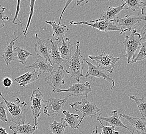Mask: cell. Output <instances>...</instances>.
Instances as JSON below:
<instances>
[{
    "mask_svg": "<svg viewBox=\"0 0 146 134\" xmlns=\"http://www.w3.org/2000/svg\"><path fill=\"white\" fill-rule=\"evenodd\" d=\"M0 97L5 103L9 122H12L18 125L24 124L27 112V104L25 102H21L18 98L12 101H8L4 98L2 92H0Z\"/></svg>",
    "mask_w": 146,
    "mask_h": 134,
    "instance_id": "cell-1",
    "label": "cell"
},
{
    "mask_svg": "<svg viewBox=\"0 0 146 134\" xmlns=\"http://www.w3.org/2000/svg\"><path fill=\"white\" fill-rule=\"evenodd\" d=\"M76 48L75 53L70 58L66 60L65 63V72L70 74L72 78H75L77 83L84 76L83 70L84 69V62L82 58L81 51L79 48L80 42H76Z\"/></svg>",
    "mask_w": 146,
    "mask_h": 134,
    "instance_id": "cell-2",
    "label": "cell"
},
{
    "mask_svg": "<svg viewBox=\"0 0 146 134\" xmlns=\"http://www.w3.org/2000/svg\"><path fill=\"white\" fill-rule=\"evenodd\" d=\"M141 41L140 34L135 30L132 31L129 36H125V40L122 42L125 48V57L127 59L128 64L134 63L135 53L141 47Z\"/></svg>",
    "mask_w": 146,
    "mask_h": 134,
    "instance_id": "cell-3",
    "label": "cell"
},
{
    "mask_svg": "<svg viewBox=\"0 0 146 134\" xmlns=\"http://www.w3.org/2000/svg\"><path fill=\"white\" fill-rule=\"evenodd\" d=\"M72 108L76 112H80L82 114V117L79 122V127L84 118H94L96 117L98 112L101 110L96 106L95 103H91L86 99H82V100L70 104Z\"/></svg>",
    "mask_w": 146,
    "mask_h": 134,
    "instance_id": "cell-4",
    "label": "cell"
},
{
    "mask_svg": "<svg viewBox=\"0 0 146 134\" xmlns=\"http://www.w3.org/2000/svg\"><path fill=\"white\" fill-rule=\"evenodd\" d=\"M70 25H86L90 26L92 28L98 29L100 31L105 33L108 32H120V28L116 25V23L114 21H106L98 19L94 20H91L87 21H81V22H75L74 21H70Z\"/></svg>",
    "mask_w": 146,
    "mask_h": 134,
    "instance_id": "cell-5",
    "label": "cell"
},
{
    "mask_svg": "<svg viewBox=\"0 0 146 134\" xmlns=\"http://www.w3.org/2000/svg\"><path fill=\"white\" fill-rule=\"evenodd\" d=\"M30 108L33 116L34 126H37L41 112L40 110L44 108L46 105V100H43V94L40 88H37L32 91L30 100Z\"/></svg>",
    "mask_w": 146,
    "mask_h": 134,
    "instance_id": "cell-6",
    "label": "cell"
},
{
    "mask_svg": "<svg viewBox=\"0 0 146 134\" xmlns=\"http://www.w3.org/2000/svg\"><path fill=\"white\" fill-rule=\"evenodd\" d=\"M104 53L105 50L98 56L88 55V57L98 64V66L97 67L103 71L105 70L110 73H112L115 64L120 60V57H115L108 54H105Z\"/></svg>",
    "mask_w": 146,
    "mask_h": 134,
    "instance_id": "cell-7",
    "label": "cell"
},
{
    "mask_svg": "<svg viewBox=\"0 0 146 134\" xmlns=\"http://www.w3.org/2000/svg\"><path fill=\"white\" fill-rule=\"evenodd\" d=\"M70 95L64 99H60L51 98L46 100V105L44 108V113L48 117H56L62 112L64 105Z\"/></svg>",
    "mask_w": 146,
    "mask_h": 134,
    "instance_id": "cell-8",
    "label": "cell"
},
{
    "mask_svg": "<svg viewBox=\"0 0 146 134\" xmlns=\"http://www.w3.org/2000/svg\"><path fill=\"white\" fill-rule=\"evenodd\" d=\"M92 91V89L90 86V84L86 81L84 83H77L70 85L67 89H58L56 90H52V93H61L68 92L71 97H88V95Z\"/></svg>",
    "mask_w": 146,
    "mask_h": 134,
    "instance_id": "cell-9",
    "label": "cell"
},
{
    "mask_svg": "<svg viewBox=\"0 0 146 134\" xmlns=\"http://www.w3.org/2000/svg\"><path fill=\"white\" fill-rule=\"evenodd\" d=\"M145 20L146 17L143 16L127 15L123 18H119L118 17L115 22L121 29L120 35H122L126 32L131 31L136 24Z\"/></svg>",
    "mask_w": 146,
    "mask_h": 134,
    "instance_id": "cell-10",
    "label": "cell"
},
{
    "mask_svg": "<svg viewBox=\"0 0 146 134\" xmlns=\"http://www.w3.org/2000/svg\"><path fill=\"white\" fill-rule=\"evenodd\" d=\"M36 42L34 45V51L37 57H40L46 60L50 64L54 66L51 62L50 54L51 51V43L50 39L44 40L39 38L37 34H35Z\"/></svg>",
    "mask_w": 146,
    "mask_h": 134,
    "instance_id": "cell-11",
    "label": "cell"
},
{
    "mask_svg": "<svg viewBox=\"0 0 146 134\" xmlns=\"http://www.w3.org/2000/svg\"><path fill=\"white\" fill-rule=\"evenodd\" d=\"M47 83L52 88V90H56L64 85V70L63 67L60 66L55 71H53L50 75L45 77Z\"/></svg>",
    "mask_w": 146,
    "mask_h": 134,
    "instance_id": "cell-12",
    "label": "cell"
},
{
    "mask_svg": "<svg viewBox=\"0 0 146 134\" xmlns=\"http://www.w3.org/2000/svg\"><path fill=\"white\" fill-rule=\"evenodd\" d=\"M82 57L84 62H86L88 66V70L87 72L86 73V78H90V79H92L94 78H103L112 84V86L110 89V91H112V89L115 86V82L113 80V79L111 78L110 76L106 73L104 72L103 70L100 69L97 66L87 61L82 55Z\"/></svg>",
    "mask_w": 146,
    "mask_h": 134,
    "instance_id": "cell-13",
    "label": "cell"
},
{
    "mask_svg": "<svg viewBox=\"0 0 146 134\" xmlns=\"http://www.w3.org/2000/svg\"><path fill=\"white\" fill-rule=\"evenodd\" d=\"M25 68L31 69H33L36 70L39 75L44 74L45 77L47 76L54 71V66H51L45 59L37 57L36 60L33 64L28 66H25Z\"/></svg>",
    "mask_w": 146,
    "mask_h": 134,
    "instance_id": "cell-14",
    "label": "cell"
},
{
    "mask_svg": "<svg viewBox=\"0 0 146 134\" xmlns=\"http://www.w3.org/2000/svg\"><path fill=\"white\" fill-rule=\"evenodd\" d=\"M119 117L123 118L132 125L134 131L139 134H146V118L133 117L125 114H120Z\"/></svg>",
    "mask_w": 146,
    "mask_h": 134,
    "instance_id": "cell-15",
    "label": "cell"
},
{
    "mask_svg": "<svg viewBox=\"0 0 146 134\" xmlns=\"http://www.w3.org/2000/svg\"><path fill=\"white\" fill-rule=\"evenodd\" d=\"M122 2L121 5L117 7H109L106 11L102 13L100 19L115 22L120 12L125 9L126 4L123 1H122Z\"/></svg>",
    "mask_w": 146,
    "mask_h": 134,
    "instance_id": "cell-16",
    "label": "cell"
},
{
    "mask_svg": "<svg viewBox=\"0 0 146 134\" xmlns=\"http://www.w3.org/2000/svg\"><path fill=\"white\" fill-rule=\"evenodd\" d=\"M39 74L36 70L25 73L22 76L15 78L14 81L17 82L20 86L26 87L28 85L37 81L39 77Z\"/></svg>",
    "mask_w": 146,
    "mask_h": 134,
    "instance_id": "cell-17",
    "label": "cell"
},
{
    "mask_svg": "<svg viewBox=\"0 0 146 134\" xmlns=\"http://www.w3.org/2000/svg\"><path fill=\"white\" fill-rule=\"evenodd\" d=\"M46 23L51 25L53 28V34L52 36L55 38L56 41H59L60 42L62 41L64 39L65 35L69 31L68 27L64 24H56L54 20L52 21H46Z\"/></svg>",
    "mask_w": 146,
    "mask_h": 134,
    "instance_id": "cell-18",
    "label": "cell"
},
{
    "mask_svg": "<svg viewBox=\"0 0 146 134\" xmlns=\"http://www.w3.org/2000/svg\"><path fill=\"white\" fill-rule=\"evenodd\" d=\"M111 112L112 114V116L111 117H103L101 113L98 116V117L97 118V120L105 121L107 122V123H110L111 126H113L115 129H128L129 131H131L129 128H128L121 122L120 118L118 116V111L117 110H112Z\"/></svg>",
    "mask_w": 146,
    "mask_h": 134,
    "instance_id": "cell-19",
    "label": "cell"
},
{
    "mask_svg": "<svg viewBox=\"0 0 146 134\" xmlns=\"http://www.w3.org/2000/svg\"><path fill=\"white\" fill-rule=\"evenodd\" d=\"M14 38L11 40V41L9 43V45L5 48L2 54L3 59L7 66H9V64H10V63L14 60L15 58L14 51L15 42L16 41H17L21 35H20L18 36H16L15 32H14Z\"/></svg>",
    "mask_w": 146,
    "mask_h": 134,
    "instance_id": "cell-20",
    "label": "cell"
},
{
    "mask_svg": "<svg viewBox=\"0 0 146 134\" xmlns=\"http://www.w3.org/2000/svg\"><path fill=\"white\" fill-rule=\"evenodd\" d=\"M37 129V126L31 125L30 123L23 125L15 124L9 127L13 134H33Z\"/></svg>",
    "mask_w": 146,
    "mask_h": 134,
    "instance_id": "cell-21",
    "label": "cell"
},
{
    "mask_svg": "<svg viewBox=\"0 0 146 134\" xmlns=\"http://www.w3.org/2000/svg\"><path fill=\"white\" fill-rule=\"evenodd\" d=\"M51 43V51L50 54V58L51 62L52 64H56L58 65L61 66L64 60L61 58L59 51V45L60 41H53L52 39H50Z\"/></svg>",
    "mask_w": 146,
    "mask_h": 134,
    "instance_id": "cell-22",
    "label": "cell"
},
{
    "mask_svg": "<svg viewBox=\"0 0 146 134\" xmlns=\"http://www.w3.org/2000/svg\"><path fill=\"white\" fill-rule=\"evenodd\" d=\"M61 47H59V51L61 57L63 60H68L72 56L73 45H72L69 38H66L62 41Z\"/></svg>",
    "mask_w": 146,
    "mask_h": 134,
    "instance_id": "cell-23",
    "label": "cell"
},
{
    "mask_svg": "<svg viewBox=\"0 0 146 134\" xmlns=\"http://www.w3.org/2000/svg\"><path fill=\"white\" fill-rule=\"evenodd\" d=\"M62 112L64 115V118H62L61 120L65 121L68 124V125L70 126V128L73 129H78L79 115L70 113L69 111L65 110H63Z\"/></svg>",
    "mask_w": 146,
    "mask_h": 134,
    "instance_id": "cell-24",
    "label": "cell"
},
{
    "mask_svg": "<svg viewBox=\"0 0 146 134\" xmlns=\"http://www.w3.org/2000/svg\"><path fill=\"white\" fill-rule=\"evenodd\" d=\"M15 56L17 58L20 63L23 64L25 66L27 65V59L30 56L33 55V54L29 52L28 51L20 48L19 46L14 48Z\"/></svg>",
    "mask_w": 146,
    "mask_h": 134,
    "instance_id": "cell-25",
    "label": "cell"
},
{
    "mask_svg": "<svg viewBox=\"0 0 146 134\" xmlns=\"http://www.w3.org/2000/svg\"><path fill=\"white\" fill-rule=\"evenodd\" d=\"M68 126L63 120H61V122L54 121L53 123L50 124V129L53 134H64L65 129Z\"/></svg>",
    "mask_w": 146,
    "mask_h": 134,
    "instance_id": "cell-26",
    "label": "cell"
},
{
    "mask_svg": "<svg viewBox=\"0 0 146 134\" xmlns=\"http://www.w3.org/2000/svg\"><path fill=\"white\" fill-rule=\"evenodd\" d=\"M129 98L135 101V103L136 104L139 109V111L141 112L142 118H146V101L145 98H142L141 99L136 97L134 95L129 96Z\"/></svg>",
    "mask_w": 146,
    "mask_h": 134,
    "instance_id": "cell-27",
    "label": "cell"
},
{
    "mask_svg": "<svg viewBox=\"0 0 146 134\" xmlns=\"http://www.w3.org/2000/svg\"><path fill=\"white\" fill-rule=\"evenodd\" d=\"M123 1L127 5L125 9H130L133 11H136L141 6L146 5V2H143L141 0H128Z\"/></svg>",
    "mask_w": 146,
    "mask_h": 134,
    "instance_id": "cell-28",
    "label": "cell"
},
{
    "mask_svg": "<svg viewBox=\"0 0 146 134\" xmlns=\"http://www.w3.org/2000/svg\"><path fill=\"white\" fill-rule=\"evenodd\" d=\"M146 42H141V47L139 48V51L137 56L135 57L134 63L143 60L146 58Z\"/></svg>",
    "mask_w": 146,
    "mask_h": 134,
    "instance_id": "cell-29",
    "label": "cell"
},
{
    "mask_svg": "<svg viewBox=\"0 0 146 134\" xmlns=\"http://www.w3.org/2000/svg\"><path fill=\"white\" fill-rule=\"evenodd\" d=\"M101 124L100 127L102 129V132L99 134H119V132L116 131L115 127L113 126H107L103 125L100 120H97Z\"/></svg>",
    "mask_w": 146,
    "mask_h": 134,
    "instance_id": "cell-30",
    "label": "cell"
},
{
    "mask_svg": "<svg viewBox=\"0 0 146 134\" xmlns=\"http://www.w3.org/2000/svg\"><path fill=\"white\" fill-rule=\"evenodd\" d=\"M0 121L3 122L9 123L7 118V110L6 104L4 102L0 103Z\"/></svg>",
    "mask_w": 146,
    "mask_h": 134,
    "instance_id": "cell-31",
    "label": "cell"
},
{
    "mask_svg": "<svg viewBox=\"0 0 146 134\" xmlns=\"http://www.w3.org/2000/svg\"><path fill=\"white\" fill-rule=\"evenodd\" d=\"M5 9V7H2L0 5V29L3 28L5 26L6 21L11 20H11L10 19L4 12Z\"/></svg>",
    "mask_w": 146,
    "mask_h": 134,
    "instance_id": "cell-32",
    "label": "cell"
},
{
    "mask_svg": "<svg viewBox=\"0 0 146 134\" xmlns=\"http://www.w3.org/2000/svg\"><path fill=\"white\" fill-rule=\"evenodd\" d=\"M20 1H18V2H17V10H16V14L15 15L14 19L11 20V22L13 24H14L15 25L20 26L21 28H22L23 33H24V30L23 28V23L21 22V21L18 18V16L19 14V12L20 9Z\"/></svg>",
    "mask_w": 146,
    "mask_h": 134,
    "instance_id": "cell-33",
    "label": "cell"
},
{
    "mask_svg": "<svg viewBox=\"0 0 146 134\" xmlns=\"http://www.w3.org/2000/svg\"><path fill=\"white\" fill-rule=\"evenodd\" d=\"M35 1H30V7H31V9H30V14H29V17L28 21L27 23V24L26 26V28H25V31H24V33L23 34L24 35L26 36L27 35V31L28 30L29 27L30 25V23H31V19H32V18L33 17V13H34V4L35 3Z\"/></svg>",
    "mask_w": 146,
    "mask_h": 134,
    "instance_id": "cell-34",
    "label": "cell"
},
{
    "mask_svg": "<svg viewBox=\"0 0 146 134\" xmlns=\"http://www.w3.org/2000/svg\"><path fill=\"white\" fill-rule=\"evenodd\" d=\"M13 84V81L10 78H5L2 80V84L3 86L6 88H9L11 87Z\"/></svg>",
    "mask_w": 146,
    "mask_h": 134,
    "instance_id": "cell-35",
    "label": "cell"
},
{
    "mask_svg": "<svg viewBox=\"0 0 146 134\" xmlns=\"http://www.w3.org/2000/svg\"><path fill=\"white\" fill-rule=\"evenodd\" d=\"M146 24L143 25V28H141V33L140 34L141 35V39L142 40H145L146 38Z\"/></svg>",
    "mask_w": 146,
    "mask_h": 134,
    "instance_id": "cell-36",
    "label": "cell"
},
{
    "mask_svg": "<svg viewBox=\"0 0 146 134\" xmlns=\"http://www.w3.org/2000/svg\"><path fill=\"white\" fill-rule=\"evenodd\" d=\"M72 2H73L72 0V1H66V4H65V5L64 8L63 9V11H62V13H61V16H60V19H59V24H60L61 19H62V16H63V14H64L65 11L66 10V9H67V7L68 6V5L70 4V3H72Z\"/></svg>",
    "mask_w": 146,
    "mask_h": 134,
    "instance_id": "cell-37",
    "label": "cell"
},
{
    "mask_svg": "<svg viewBox=\"0 0 146 134\" xmlns=\"http://www.w3.org/2000/svg\"><path fill=\"white\" fill-rule=\"evenodd\" d=\"M89 3L88 1H76V5L77 6H83L85 4H87V3Z\"/></svg>",
    "mask_w": 146,
    "mask_h": 134,
    "instance_id": "cell-38",
    "label": "cell"
},
{
    "mask_svg": "<svg viewBox=\"0 0 146 134\" xmlns=\"http://www.w3.org/2000/svg\"><path fill=\"white\" fill-rule=\"evenodd\" d=\"M0 134H9L6 132V129L2 127H0Z\"/></svg>",
    "mask_w": 146,
    "mask_h": 134,
    "instance_id": "cell-39",
    "label": "cell"
},
{
    "mask_svg": "<svg viewBox=\"0 0 146 134\" xmlns=\"http://www.w3.org/2000/svg\"><path fill=\"white\" fill-rule=\"evenodd\" d=\"M91 134H99L98 133V126H96V129L91 131Z\"/></svg>",
    "mask_w": 146,
    "mask_h": 134,
    "instance_id": "cell-40",
    "label": "cell"
}]
</instances>
